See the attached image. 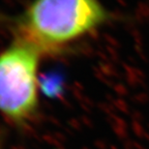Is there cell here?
Returning a JSON list of instances; mask_svg holds the SVG:
<instances>
[{"label":"cell","mask_w":149,"mask_h":149,"mask_svg":"<svg viewBox=\"0 0 149 149\" xmlns=\"http://www.w3.org/2000/svg\"><path fill=\"white\" fill-rule=\"evenodd\" d=\"M99 0H32L15 19V40L57 55L112 19Z\"/></svg>","instance_id":"cell-1"},{"label":"cell","mask_w":149,"mask_h":149,"mask_svg":"<svg viewBox=\"0 0 149 149\" xmlns=\"http://www.w3.org/2000/svg\"><path fill=\"white\" fill-rule=\"evenodd\" d=\"M39 85L47 96H57L62 91V79L57 74H47L39 80Z\"/></svg>","instance_id":"cell-3"},{"label":"cell","mask_w":149,"mask_h":149,"mask_svg":"<svg viewBox=\"0 0 149 149\" xmlns=\"http://www.w3.org/2000/svg\"><path fill=\"white\" fill-rule=\"evenodd\" d=\"M40 56L19 40L0 53V111L17 123L26 122L37 111Z\"/></svg>","instance_id":"cell-2"}]
</instances>
